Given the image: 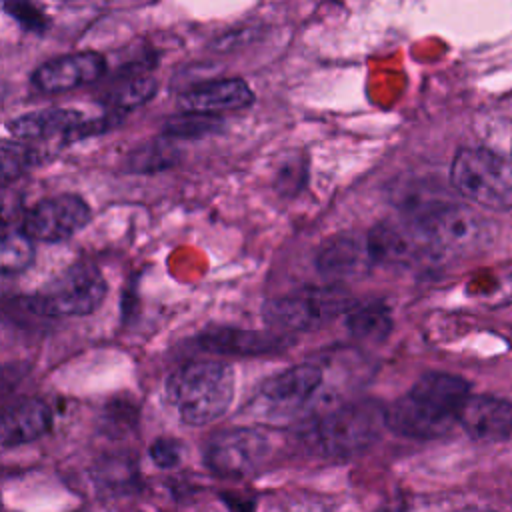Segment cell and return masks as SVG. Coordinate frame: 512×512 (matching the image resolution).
Listing matches in <instances>:
<instances>
[{"label":"cell","instance_id":"cell-6","mask_svg":"<svg viewBox=\"0 0 512 512\" xmlns=\"http://www.w3.org/2000/svg\"><path fill=\"white\" fill-rule=\"evenodd\" d=\"M104 296L102 272L90 262H76L30 296L28 308L48 318L86 316L102 304Z\"/></svg>","mask_w":512,"mask_h":512},{"label":"cell","instance_id":"cell-16","mask_svg":"<svg viewBox=\"0 0 512 512\" xmlns=\"http://www.w3.org/2000/svg\"><path fill=\"white\" fill-rule=\"evenodd\" d=\"M200 346L214 354H242L256 356L280 352L288 346V338L278 332H258L244 328H210L198 338Z\"/></svg>","mask_w":512,"mask_h":512},{"label":"cell","instance_id":"cell-14","mask_svg":"<svg viewBox=\"0 0 512 512\" xmlns=\"http://www.w3.org/2000/svg\"><path fill=\"white\" fill-rule=\"evenodd\" d=\"M322 368L316 364H298L266 378L260 386V398L280 412L302 408L322 384Z\"/></svg>","mask_w":512,"mask_h":512},{"label":"cell","instance_id":"cell-4","mask_svg":"<svg viewBox=\"0 0 512 512\" xmlns=\"http://www.w3.org/2000/svg\"><path fill=\"white\" fill-rule=\"evenodd\" d=\"M450 182L478 206L512 210V158L488 148H460L450 166Z\"/></svg>","mask_w":512,"mask_h":512},{"label":"cell","instance_id":"cell-12","mask_svg":"<svg viewBox=\"0 0 512 512\" xmlns=\"http://www.w3.org/2000/svg\"><path fill=\"white\" fill-rule=\"evenodd\" d=\"M252 102L254 94L242 78H220L196 84L188 88L178 100L182 112L204 114L214 118L226 112L242 110Z\"/></svg>","mask_w":512,"mask_h":512},{"label":"cell","instance_id":"cell-21","mask_svg":"<svg viewBox=\"0 0 512 512\" xmlns=\"http://www.w3.org/2000/svg\"><path fill=\"white\" fill-rule=\"evenodd\" d=\"M34 262L32 238L24 230H10L2 236L0 270L4 274H20Z\"/></svg>","mask_w":512,"mask_h":512},{"label":"cell","instance_id":"cell-3","mask_svg":"<svg viewBox=\"0 0 512 512\" xmlns=\"http://www.w3.org/2000/svg\"><path fill=\"white\" fill-rule=\"evenodd\" d=\"M432 254L472 256L496 238V226L480 212L462 204H438L414 220Z\"/></svg>","mask_w":512,"mask_h":512},{"label":"cell","instance_id":"cell-8","mask_svg":"<svg viewBox=\"0 0 512 512\" xmlns=\"http://www.w3.org/2000/svg\"><path fill=\"white\" fill-rule=\"evenodd\" d=\"M270 452V440L256 428H230L214 434L204 450V462L220 478L254 474Z\"/></svg>","mask_w":512,"mask_h":512},{"label":"cell","instance_id":"cell-25","mask_svg":"<svg viewBox=\"0 0 512 512\" xmlns=\"http://www.w3.org/2000/svg\"><path fill=\"white\" fill-rule=\"evenodd\" d=\"M150 460L158 466V468H174L182 462L184 456V446L178 438H170V436H160L150 444Z\"/></svg>","mask_w":512,"mask_h":512},{"label":"cell","instance_id":"cell-18","mask_svg":"<svg viewBox=\"0 0 512 512\" xmlns=\"http://www.w3.org/2000/svg\"><path fill=\"white\" fill-rule=\"evenodd\" d=\"M86 124L84 114L74 108H44L20 114L8 120L6 128L12 138L30 142L42 140L50 136L78 134V130Z\"/></svg>","mask_w":512,"mask_h":512},{"label":"cell","instance_id":"cell-5","mask_svg":"<svg viewBox=\"0 0 512 512\" xmlns=\"http://www.w3.org/2000/svg\"><path fill=\"white\" fill-rule=\"evenodd\" d=\"M388 428L386 406L376 400H354L330 410L316 426L318 448L332 458L364 452Z\"/></svg>","mask_w":512,"mask_h":512},{"label":"cell","instance_id":"cell-1","mask_svg":"<svg viewBox=\"0 0 512 512\" xmlns=\"http://www.w3.org/2000/svg\"><path fill=\"white\" fill-rule=\"evenodd\" d=\"M470 384L454 374L428 372L390 406H386L388 428L400 436L432 440L448 434L458 422Z\"/></svg>","mask_w":512,"mask_h":512},{"label":"cell","instance_id":"cell-23","mask_svg":"<svg viewBox=\"0 0 512 512\" xmlns=\"http://www.w3.org/2000/svg\"><path fill=\"white\" fill-rule=\"evenodd\" d=\"M156 88L158 84L152 76H138V78L126 80L116 88V92L110 98V104L116 112H128L148 102L154 96Z\"/></svg>","mask_w":512,"mask_h":512},{"label":"cell","instance_id":"cell-24","mask_svg":"<svg viewBox=\"0 0 512 512\" xmlns=\"http://www.w3.org/2000/svg\"><path fill=\"white\" fill-rule=\"evenodd\" d=\"M34 158H36V154L32 148H26L22 144L4 142L2 144V180L10 182L18 174H22L32 164Z\"/></svg>","mask_w":512,"mask_h":512},{"label":"cell","instance_id":"cell-22","mask_svg":"<svg viewBox=\"0 0 512 512\" xmlns=\"http://www.w3.org/2000/svg\"><path fill=\"white\" fill-rule=\"evenodd\" d=\"M220 128V118L204 116V114H192V112H180L166 120L162 134L170 140L176 138H198L208 132H214Z\"/></svg>","mask_w":512,"mask_h":512},{"label":"cell","instance_id":"cell-2","mask_svg":"<svg viewBox=\"0 0 512 512\" xmlns=\"http://www.w3.org/2000/svg\"><path fill=\"white\" fill-rule=\"evenodd\" d=\"M234 370L220 360H196L166 380V398L188 426H204L226 414L234 400Z\"/></svg>","mask_w":512,"mask_h":512},{"label":"cell","instance_id":"cell-26","mask_svg":"<svg viewBox=\"0 0 512 512\" xmlns=\"http://www.w3.org/2000/svg\"><path fill=\"white\" fill-rule=\"evenodd\" d=\"M4 10L10 12L22 26L30 28V30H42L46 28V20L44 16L32 6V4H4Z\"/></svg>","mask_w":512,"mask_h":512},{"label":"cell","instance_id":"cell-11","mask_svg":"<svg viewBox=\"0 0 512 512\" xmlns=\"http://www.w3.org/2000/svg\"><path fill=\"white\" fill-rule=\"evenodd\" d=\"M374 264H410L430 252L416 222H380L366 234Z\"/></svg>","mask_w":512,"mask_h":512},{"label":"cell","instance_id":"cell-13","mask_svg":"<svg viewBox=\"0 0 512 512\" xmlns=\"http://www.w3.org/2000/svg\"><path fill=\"white\" fill-rule=\"evenodd\" d=\"M374 266L366 234L344 232L328 238L316 254V268L330 280H352Z\"/></svg>","mask_w":512,"mask_h":512},{"label":"cell","instance_id":"cell-15","mask_svg":"<svg viewBox=\"0 0 512 512\" xmlns=\"http://www.w3.org/2000/svg\"><path fill=\"white\" fill-rule=\"evenodd\" d=\"M458 424L466 434L480 442H502L512 434V402L496 396H470Z\"/></svg>","mask_w":512,"mask_h":512},{"label":"cell","instance_id":"cell-20","mask_svg":"<svg viewBox=\"0 0 512 512\" xmlns=\"http://www.w3.org/2000/svg\"><path fill=\"white\" fill-rule=\"evenodd\" d=\"M176 162H178V150L172 144V140L166 136L162 140H152L138 146L128 156L130 172H138V174L160 172L174 166Z\"/></svg>","mask_w":512,"mask_h":512},{"label":"cell","instance_id":"cell-10","mask_svg":"<svg viewBox=\"0 0 512 512\" xmlns=\"http://www.w3.org/2000/svg\"><path fill=\"white\" fill-rule=\"evenodd\" d=\"M106 70V60L94 50L70 52L42 62L30 76L32 86L46 94L68 92L98 80Z\"/></svg>","mask_w":512,"mask_h":512},{"label":"cell","instance_id":"cell-9","mask_svg":"<svg viewBox=\"0 0 512 512\" xmlns=\"http://www.w3.org/2000/svg\"><path fill=\"white\" fill-rule=\"evenodd\" d=\"M90 220V206L78 194H56L36 202L24 216L22 230L38 242L58 244L80 232Z\"/></svg>","mask_w":512,"mask_h":512},{"label":"cell","instance_id":"cell-7","mask_svg":"<svg viewBox=\"0 0 512 512\" xmlns=\"http://www.w3.org/2000/svg\"><path fill=\"white\" fill-rule=\"evenodd\" d=\"M354 300L340 288H304L264 304L262 316L272 332H308L340 314H348Z\"/></svg>","mask_w":512,"mask_h":512},{"label":"cell","instance_id":"cell-19","mask_svg":"<svg viewBox=\"0 0 512 512\" xmlns=\"http://www.w3.org/2000/svg\"><path fill=\"white\" fill-rule=\"evenodd\" d=\"M346 328L354 338L382 342L392 332V314L382 302L354 304L346 314Z\"/></svg>","mask_w":512,"mask_h":512},{"label":"cell","instance_id":"cell-17","mask_svg":"<svg viewBox=\"0 0 512 512\" xmlns=\"http://www.w3.org/2000/svg\"><path fill=\"white\" fill-rule=\"evenodd\" d=\"M52 426V410L40 398H26L2 414L0 440L4 448L22 446L42 438Z\"/></svg>","mask_w":512,"mask_h":512},{"label":"cell","instance_id":"cell-27","mask_svg":"<svg viewBox=\"0 0 512 512\" xmlns=\"http://www.w3.org/2000/svg\"><path fill=\"white\" fill-rule=\"evenodd\" d=\"M458 512H496V510H490V508H478V506H466Z\"/></svg>","mask_w":512,"mask_h":512}]
</instances>
